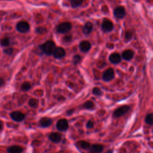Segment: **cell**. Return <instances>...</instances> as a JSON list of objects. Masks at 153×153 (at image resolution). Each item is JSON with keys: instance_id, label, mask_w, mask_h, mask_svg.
I'll return each mask as SVG.
<instances>
[{"instance_id": "cell-18", "label": "cell", "mask_w": 153, "mask_h": 153, "mask_svg": "<svg viewBox=\"0 0 153 153\" xmlns=\"http://www.w3.org/2000/svg\"><path fill=\"white\" fill-rule=\"evenodd\" d=\"M93 29V25L90 22H87L83 27V31L85 34H90Z\"/></svg>"}, {"instance_id": "cell-14", "label": "cell", "mask_w": 153, "mask_h": 153, "mask_svg": "<svg viewBox=\"0 0 153 153\" xmlns=\"http://www.w3.org/2000/svg\"><path fill=\"white\" fill-rule=\"evenodd\" d=\"M103 150V146L101 145H91L89 148L90 153H100Z\"/></svg>"}, {"instance_id": "cell-22", "label": "cell", "mask_w": 153, "mask_h": 153, "mask_svg": "<svg viewBox=\"0 0 153 153\" xmlns=\"http://www.w3.org/2000/svg\"><path fill=\"white\" fill-rule=\"evenodd\" d=\"M21 88L23 91H26L30 90V88H31V85H30V84L29 82H25L22 84Z\"/></svg>"}, {"instance_id": "cell-34", "label": "cell", "mask_w": 153, "mask_h": 153, "mask_svg": "<svg viewBox=\"0 0 153 153\" xmlns=\"http://www.w3.org/2000/svg\"><path fill=\"white\" fill-rule=\"evenodd\" d=\"M106 153H113V151H111V150H110V151H109L107 152Z\"/></svg>"}, {"instance_id": "cell-33", "label": "cell", "mask_w": 153, "mask_h": 153, "mask_svg": "<svg viewBox=\"0 0 153 153\" xmlns=\"http://www.w3.org/2000/svg\"><path fill=\"white\" fill-rule=\"evenodd\" d=\"M2 127H3V123H2L1 121H0V130H1Z\"/></svg>"}, {"instance_id": "cell-19", "label": "cell", "mask_w": 153, "mask_h": 153, "mask_svg": "<svg viewBox=\"0 0 153 153\" xmlns=\"http://www.w3.org/2000/svg\"><path fill=\"white\" fill-rule=\"evenodd\" d=\"M78 145L79 146V147L83 148V149H84V150H86V149H89L91 145L87 142H85V141H83V140H81V141H79L77 143Z\"/></svg>"}, {"instance_id": "cell-25", "label": "cell", "mask_w": 153, "mask_h": 153, "mask_svg": "<svg viewBox=\"0 0 153 153\" xmlns=\"http://www.w3.org/2000/svg\"><path fill=\"white\" fill-rule=\"evenodd\" d=\"M9 43H10V41H9V39L7 38H3L1 41V44L3 46H7L9 45Z\"/></svg>"}, {"instance_id": "cell-15", "label": "cell", "mask_w": 153, "mask_h": 153, "mask_svg": "<svg viewBox=\"0 0 153 153\" xmlns=\"http://www.w3.org/2000/svg\"><path fill=\"white\" fill-rule=\"evenodd\" d=\"M9 153H22L23 152V148L20 146L13 145L10 146L7 149Z\"/></svg>"}, {"instance_id": "cell-27", "label": "cell", "mask_w": 153, "mask_h": 153, "mask_svg": "<svg viewBox=\"0 0 153 153\" xmlns=\"http://www.w3.org/2000/svg\"><path fill=\"white\" fill-rule=\"evenodd\" d=\"M4 53H6L7 54H8V55H11V54H13V48H6V49L4 50Z\"/></svg>"}, {"instance_id": "cell-13", "label": "cell", "mask_w": 153, "mask_h": 153, "mask_svg": "<svg viewBox=\"0 0 153 153\" xmlns=\"http://www.w3.org/2000/svg\"><path fill=\"white\" fill-rule=\"evenodd\" d=\"M109 60L113 64H119L121 61V56L119 53H114L111 54L109 56Z\"/></svg>"}, {"instance_id": "cell-32", "label": "cell", "mask_w": 153, "mask_h": 153, "mask_svg": "<svg viewBox=\"0 0 153 153\" xmlns=\"http://www.w3.org/2000/svg\"><path fill=\"white\" fill-rule=\"evenodd\" d=\"M70 36L69 35H68V36H66L64 38V40H65V41H69L70 40Z\"/></svg>"}, {"instance_id": "cell-17", "label": "cell", "mask_w": 153, "mask_h": 153, "mask_svg": "<svg viewBox=\"0 0 153 153\" xmlns=\"http://www.w3.org/2000/svg\"><path fill=\"white\" fill-rule=\"evenodd\" d=\"M133 55L134 52L132 50H127L122 54V56H123V59H125V60H129L133 58Z\"/></svg>"}, {"instance_id": "cell-5", "label": "cell", "mask_w": 153, "mask_h": 153, "mask_svg": "<svg viewBox=\"0 0 153 153\" xmlns=\"http://www.w3.org/2000/svg\"><path fill=\"white\" fill-rule=\"evenodd\" d=\"M10 116L12 119L17 122L22 121L25 118V114L19 111H14L13 113H11Z\"/></svg>"}, {"instance_id": "cell-23", "label": "cell", "mask_w": 153, "mask_h": 153, "mask_svg": "<svg viewBox=\"0 0 153 153\" xmlns=\"http://www.w3.org/2000/svg\"><path fill=\"white\" fill-rule=\"evenodd\" d=\"M145 122L148 125H153V114H150L145 118Z\"/></svg>"}, {"instance_id": "cell-3", "label": "cell", "mask_w": 153, "mask_h": 153, "mask_svg": "<svg viewBox=\"0 0 153 153\" xmlns=\"http://www.w3.org/2000/svg\"><path fill=\"white\" fill-rule=\"evenodd\" d=\"M16 28L19 32L22 33H25L28 32V30L30 29V26L28 22L25 21H21L17 23Z\"/></svg>"}, {"instance_id": "cell-28", "label": "cell", "mask_w": 153, "mask_h": 153, "mask_svg": "<svg viewBox=\"0 0 153 153\" xmlns=\"http://www.w3.org/2000/svg\"><path fill=\"white\" fill-rule=\"evenodd\" d=\"M79 60H80V57H79L78 54L76 55V56L74 57V62L75 64H77V63H78L79 62Z\"/></svg>"}, {"instance_id": "cell-9", "label": "cell", "mask_w": 153, "mask_h": 153, "mask_svg": "<svg viewBox=\"0 0 153 153\" xmlns=\"http://www.w3.org/2000/svg\"><path fill=\"white\" fill-rule=\"evenodd\" d=\"M126 12L123 7H118L114 10V15L118 19H122L125 16Z\"/></svg>"}, {"instance_id": "cell-10", "label": "cell", "mask_w": 153, "mask_h": 153, "mask_svg": "<svg viewBox=\"0 0 153 153\" xmlns=\"http://www.w3.org/2000/svg\"><path fill=\"white\" fill-rule=\"evenodd\" d=\"M102 28L105 32H109L113 29V24L110 21L105 20L102 23Z\"/></svg>"}, {"instance_id": "cell-6", "label": "cell", "mask_w": 153, "mask_h": 153, "mask_svg": "<svg viewBox=\"0 0 153 153\" xmlns=\"http://www.w3.org/2000/svg\"><path fill=\"white\" fill-rule=\"evenodd\" d=\"M114 71L113 68H109L107 71H105L103 74V79L104 81H111L114 77Z\"/></svg>"}, {"instance_id": "cell-2", "label": "cell", "mask_w": 153, "mask_h": 153, "mask_svg": "<svg viewBox=\"0 0 153 153\" xmlns=\"http://www.w3.org/2000/svg\"><path fill=\"white\" fill-rule=\"evenodd\" d=\"M72 25L71 23L68 22H64L57 27V31L61 34H66L71 29Z\"/></svg>"}, {"instance_id": "cell-20", "label": "cell", "mask_w": 153, "mask_h": 153, "mask_svg": "<svg viewBox=\"0 0 153 153\" xmlns=\"http://www.w3.org/2000/svg\"><path fill=\"white\" fill-rule=\"evenodd\" d=\"M83 0H71V4L72 7L76 8L80 6L83 3Z\"/></svg>"}, {"instance_id": "cell-11", "label": "cell", "mask_w": 153, "mask_h": 153, "mask_svg": "<svg viewBox=\"0 0 153 153\" xmlns=\"http://www.w3.org/2000/svg\"><path fill=\"white\" fill-rule=\"evenodd\" d=\"M49 139L52 142L54 143H59L62 139V136L59 133H52L49 135Z\"/></svg>"}, {"instance_id": "cell-26", "label": "cell", "mask_w": 153, "mask_h": 153, "mask_svg": "<svg viewBox=\"0 0 153 153\" xmlns=\"http://www.w3.org/2000/svg\"><path fill=\"white\" fill-rule=\"evenodd\" d=\"M93 93L97 96H100L102 95V91L100 90V89L95 87L93 89Z\"/></svg>"}, {"instance_id": "cell-1", "label": "cell", "mask_w": 153, "mask_h": 153, "mask_svg": "<svg viewBox=\"0 0 153 153\" xmlns=\"http://www.w3.org/2000/svg\"><path fill=\"white\" fill-rule=\"evenodd\" d=\"M41 48L43 53L50 56L53 53L55 48H56V46H55V44L53 41H48L41 46Z\"/></svg>"}, {"instance_id": "cell-8", "label": "cell", "mask_w": 153, "mask_h": 153, "mask_svg": "<svg viewBox=\"0 0 153 153\" xmlns=\"http://www.w3.org/2000/svg\"><path fill=\"white\" fill-rule=\"evenodd\" d=\"M53 54L55 58L61 59L65 56V51L62 47H58L55 48Z\"/></svg>"}, {"instance_id": "cell-24", "label": "cell", "mask_w": 153, "mask_h": 153, "mask_svg": "<svg viewBox=\"0 0 153 153\" xmlns=\"http://www.w3.org/2000/svg\"><path fill=\"white\" fill-rule=\"evenodd\" d=\"M93 103L91 102V101H87L85 102L83 106L85 108H86V109H91V108H92L93 107Z\"/></svg>"}, {"instance_id": "cell-16", "label": "cell", "mask_w": 153, "mask_h": 153, "mask_svg": "<svg viewBox=\"0 0 153 153\" xmlns=\"http://www.w3.org/2000/svg\"><path fill=\"white\" fill-rule=\"evenodd\" d=\"M40 125L43 127H47L50 126L52 123V120L47 117H44L42 118L40 121Z\"/></svg>"}, {"instance_id": "cell-30", "label": "cell", "mask_w": 153, "mask_h": 153, "mask_svg": "<svg viewBox=\"0 0 153 153\" xmlns=\"http://www.w3.org/2000/svg\"><path fill=\"white\" fill-rule=\"evenodd\" d=\"M93 126V122L91 121H89L88 123H87V127L88 128H91Z\"/></svg>"}, {"instance_id": "cell-4", "label": "cell", "mask_w": 153, "mask_h": 153, "mask_svg": "<svg viewBox=\"0 0 153 153\" xmlns=\"http://www.w3.org/2000/svg\"><path fill=\"white\" fill-rule=\"evenodd\" d=\"M130 107L128 106H123L115 110L114 113V116L115 117H120L121 115L126 114L128 110H129Z\"/></svg>"}, {"instance_id": "cell-12", "label": "cell", "mask_w": 153, "mask_h": 153, "mask_svg": "<svg viewBox=\"0 0 153 153\" xmlns=\"http://www.w3.org/2000/svg\"><path fill=\"white\" fill-rule=\"evenodd\" d=\"M79 47L82 52H87L90 49L91 44L90 43V42H89L88 41H83L80 42Z\"/></svg>"}, {"instance_id": "cell-7", "label": "cell", "mask_w": 153, "mask_h": 153, "mask_svg": "<svg viewBox=\"0 0 153 153\" xmlns=\"http://www.w3.org/2000/svg\"><path fill=\"white\" fill-rule=\"evenodd\" d=\"M57 128L60 131H65L68 128V123L65 119H61L57 123Z\"/></svg>"}, {"instance_id": "cell-31", "label": "cell", "mask_w": 153, "mask_h": 153, "mask_svg": "<svg viewBox=\"0 0 153 153\" xmlns=\"http://www.w3.org/2000/svg\"><path fill=\"white\" fill-rule=\"evenodd\" d=\"M4 79L2 78H0V87L3 86V85H4Z\"/></svg>"}, {"instance_id": "cell-29", "label": "cell", "mask_w": 153, "mask_h": 153, "mask_svg": "<svg viewBox=\"0 0 153 153\" xmlns=\"http://www.w3.org/2000/svg\"><path fill=\"white\" fill-rule=\"evenodd\" d=\"M125 37L127 39H130L132 37V34L129 32H127L125 35Z\"/></svg>"}, {"instance_id": "cell-21", "label": "cell", "mask_w": 153, "mask_h": 153, "mask_svg": "<svg viewBox=\"0 0 153 153\" xmlns=\"http://www.w3.org/2000/svg\"><path fill=\"white\" fill-rule=\"evenodd\" d=\"M29 105L32 108H36L38 105V101L36 99H30L29 101Z\"/></svg>"}]
</instances>
